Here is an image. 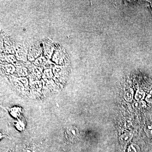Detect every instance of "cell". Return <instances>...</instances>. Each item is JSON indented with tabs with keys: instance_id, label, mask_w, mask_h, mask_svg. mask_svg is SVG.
<instances>
[{
	"instance_id": "277c9868",
	"label": "cell",
	"mask_w": 152,
	"mask_h": 152,
	"mask_svg": "<svg viewBox=\"0 0 152 152\" xmlns=\"http://www.w3.org/2000/svg\"><path fill=\"white\" fill-rule=\"evenodd\" d=\"M144 104V102L142 101H137L133 104V107L135 109H139L143 107Z\"/></svg>"
},
{
	"instance_id": "5b68a950",
	"label": "cell",
	"mask_w": 152,
	"mask_h": 152,
	"mask_svg": "<svg viewBox=\"0 0 152 152\" xmlns=\"http://www.w3.org/2000/svg\"><path fill=\"white\" fill-rule=\"evenodd\" d=\"M138 147L135 145H132L129 147V152H138Z\"/></svg>"
},
{
	"instance_id": "7a4b0ae2",
	"label": "cell",
	"mask_w": 152,
	"mask_h": 152,
	"mask_svg": "<svg viewBox=\"0 0 152 152\" xmlns=\"http://www.w3.org/2000/svg\"><path fill=\"white\" fill-rule=\"evenodd\" d=\"M133 96H134V91L132 89L128 90L125 93L124 98L128 102H130L132 99Z\"/></svg>"
},
{
	"instance_id": "6da1fadb",
	"label": "cell",
	"mask_w": 152,
	"mask_h": 152,
	"mask_svg": "<svg viewBox=\"0 0 152 152\" xmlns=\"http://www.w3.org/2000/svg\"><path fill=\"white\" fill-rule=\"evenodd\" d=\"M132 134L130 133H126L120 137V142L123 143L128 142L132 138Z\"/></svg>"
},
{
	"instance_id": "3957f363",
	"label": "cell",
	"mask_w": 152,
	"mask_h": 152,
	"mask_svg": "<svg viewBox=\"0 0 152 152\" xmlns=\"http://www.w3.org/2000/svg\"><path fill=\"white\" fill-rule=\"evenodd\" d=\"M145 96V93L141 90H138L135 95V99L138 101L143 99Z\"/></svg>"
}]
</instances>
